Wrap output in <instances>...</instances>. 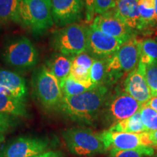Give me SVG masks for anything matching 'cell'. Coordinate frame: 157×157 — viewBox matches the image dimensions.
<instances>
[{
    "label": "cell",
    "instance_id": "1",
    "mask_svg": "<svg viewBox=\"0 0 157 157\" xmlns=\"http://www.w3.org/2000/svg\"><path fill=\"white\" fill-rule=\"evenodd\" d=\"M107 93V88L102 85L80 95L63 97L59 109L73 121L90 124L103 107Z\"/></svg>",
    "mask_w": 157,
    "mask_h": 157
},
{
    "label": "cell",
    "instance_id": "2",
    "mask_svg": "<svg viewBox=\"0 0 157 157\" xmlns=\"http://www.w3.org/2000/svg\"><path fill=\"white\" fill-rule=\"evenodd\" d=\"M17 23L37 36L44 34L54 24L51 0H18Z\"/></svg>",
    "mask_w": 157,
    "mask_h": 157
},
{
    "label": "cell",
    "instance_id": "3",
    "mask_svg": "<svg viewBox=\"0 0 157 157\" xmlns=\"http://www.w3.org/2000/svg\"><path fill=\"white\" fill-rule=\"evenodd\" d=\"M140 63V41L132 37L125 42L112 56L108 58L106 80L115 82L123 74H130Z\"/></svg>",
    "mask_w": 157,
    "mask_h": 157
},
{
    "label": "cell",
    "instance_id": "4",
    "mask_svg": "<svg viewBox=\"0 0 157 157\" xmlns=\"http://www.w3.org/2000/svg\"><path fill=\"white\" fill-rule=\"evenodd\" d=\"M55 50L63 56L74 58L86 52L87 47V27L73 23L55 32L52 37Z\"/></svg>",
    "mask_w": 157,
    "mask_h": 157
},
{
    "label": "cell",
    "instance_id": "5",
    "mask_svg": "<svg viewBox=\"0 0 157 157\" xmlns=\"http://www.w3.org/2000/svg\"><path fill=\"white\" fill-rule=\"evenodd\" d=\"M62 135L69 151L76 156H92L106 150L101 135L96 134L90 129H67Z\"/></svg>",
    "mask_w": 157,
    "mask_h": 157
},
{
    "label": "cell",
    "instance_id": "6",
    "mask_svg": "<svg viewBox=\"0 0 157 157\" xmlns=\"http://www.w3.org/2000/svg\"><path fill=\"white\" fill-rule=\"evenodd\" d=\"M33 87L38 101L45 109H59L63 95L60 83L47 66L39 68L33 78Z\"/></svg>",
    "mask_w": 157,
    "mask_h": 157
},
{
    "label": "cell",
    "instance_id": "7",
    "mask_svg": "<svg viewBox=\"0 0 157 157\" xmlns=\"http://www.w3.org/2000/svg\"><path fill=\"white\" fill-rule=\"evenodd\" d=\"M38 51L32 42L25 36L13 39L5 45L2 58L7 66L19 71H27L38 62Z\"/></svg>",
    "mask_w": 157,
    "mask_h": 157
},
{
    "label": "cell",
    "instance_id": "8",
    "mask_svg": "<svg viewBox=\"0 0 157 157\" xmlns=\"http://www.w3.org/2000/svg\"><path fill=\"white\" fill-rule=\"evenodd\" d=\"M102 140L105 149H110L111 157L121 151L131 150L142 146H152L148 132L136 133L115 132L112 130L104 131L101 133Z\"/></svg>",
    "mask_w": 157,
    "mask_h": 157
},
{
    "label": "cell",
    "instance_id": "9",
    "mask_svg": "<svg viewBox=\"0 0 157 157\" xmlns=\"http://www.w3.org/2000/svg\"><path fill=\"white\" fill-rule=\"evenodd\" d=\"M124 43L122 41L107 35L92 25L87 27V47L86 52L93 58H109Z\"/></svg>",
    "mask_w": 157,
    "mask_h": 157
},
{
    "label": "cell",
    "instance_id": "10",
    "mask_svg": "<svg viewBox=\"0 0 157 157\" xmlns=\"http://www.w3.org/2000/svg\"><path fill=\"white\" fill-rule=\"evenodd\" d=\"M48 147V141L44 139L19 137L2 148L0 157H34L44 153Z\"/></svg>",
    "mask_w": 157,
    "mask_h": 157
},
{
    "label": "cell",
    "instance_id": "11",
    "mask_svg": "<svg viewBox=\"0 0 157 157\" xmlns=\"http://www.w3.org/2000/svg\"><path fill=\"white\" fill-rule=\"evenodd\" d=\"M54 23L60 26L76 23L82 18L84 0H51Z\"/></svg>",
    "mask_w": 157,
    "mask_h": 157
},
{
    "label": "cell",
    "instance_id": "12",
    "mask_svg": "<svg viewBox=\"0 0 157 157\" xmlns=\"http://www.w3.org/2000/svg\"><path fill=\"white\" fill-rule=\"evenodd\" d=\"M112 10L103 15H97L91 25L107 35L124 42H127L133 37V30L118 18Z\"/></svg>",
    "mask_w": 157,
    "mask_h": 157
},
{
    "label": "cell",
    "instance_id": "13",
    "mask_svg": "<svg viewBox=\"0 0 157 157\" xmlns=\"http://www.w3.org/2000/svg\"><path fill=\"white\" fill-rule=\"evenodd\" d=\"M142 105L127 93H120L116 95L108 105L107 117L116 124L128 119L140 111Z\"/></svg>",
    "mask_w": 157,
    "mask_h": 157
},
{
    "label": "cell",
    "instance_id": "14",
    "mask_svg": "<svg viewBox=\"0 0 157 157\" xmlns=\"http://www.w3.org/2000/svg\"><path fill=\"white\" fill-rule=\"evenodd\" d=\"M146 66L139 63L138 66L128 74L124 81L125 93L144 105L152 98L151 93L145 78Z\"/></svg>",
    "mask_w": 157,
    "mask_h": 157
},
{
    "label": "cell",
    "instance_id": "15",
    "mask_svg": "<svg viewBox=\"0 0 157 157\" xmlns=\"http://www.w3.org/2000/svg\"><path fill=\"white\" fill-rule=\"evenodd\" d=\"M0 91L24 102L28 90L23 76L12 71L0 68Z\"/></svg>",
    "mask_w": 157,
    "mask_h": 157
},
{
    "label": "cell",
    "instance_id": "16",
    "mask_svg": "<svg viewBox=\"0 0 157 157\" xmlns=\"http://www.w3.org/2000/svg\"><path fill=\"white\" fill-rule=\"evenodd\" d=\"M139 0H116L112 10L116 16L131 29H140Z\"/></svg>",
    "mask_w": 157,
    "mask_h": 157
},
{
    "label": "cell",
    "instance_id": "17",
    "mask_svg": "<svg viewBox=\"0 0 157 157\" xmlns=\"http://www.w3.org/2000/svg\"><path fill=\"white\" fill-rule=\"evenodd\" d=\"M72 59L73 58L70 57L59 53L52 57L47 64V67L56 76L61 87L70 75Z\"/></svg>",
    "mask_w": 157,
    "mask_h": 157
},
{
    "label": "cell",
    "instance_id": "18",
    "mask_svg": "<svg viewBox=\"0 0 157 157\" xmlns=\"http://www.w3.org/2000/svg\"><path fill=\"white\" fill-rule=\"evenodd\" d=\"M0 113L21 117L28 115L24 102L2 91H0Z\"/></svg>",
    "mask_w": 157,
    "mask_h": 157
},
{
    "label": "cell",
    "instance_id": "19",
    "mask_svg": "<svg viewBox=\"0 0 157 157\" xmlns=\"http://www.w3.org/2000/svg\"><path fill=\"white\" fill-rule=\"evenodd\" d=\"M109 129L115 132L136 133V134L147 132L142 122L140 111L128 119L114 124Z\"/></svg>",
    "mask_w": 157,
    "mask_h": 157
},
{
    "label": "cell",
    "instance_id": "20",
    "mask_svg": "<svg viewBox=\"0 0 157 157\" xmlns=\"http://www.w3.org/2000/svg\"><path fill=\"white\" fill-rule=\"evenodd\" d=\"M140 63L145 66L157 64V41L146 39L140 41Z\"/></svg>",
    "mask_w": 157,
    "mask_h": 157
},
{
    "label": "cell",
    "instance_id": "21",
    "mask_svg": "<svg viewBox=\"0 0 157 157\" xmlns=\"http://www.w3.org/2000/svg\"><path fill=\"white\" fill-rule=\"evenodd\" d=\"M88 19L95 14L103 15L114 8L116 0H84Z\"/></svg>",
    "mask_w": 157,
    "mask_h": 157
},
{
    "label": "cell",
    "instance_id": "22",
    "mask_svg": "<svg viewBox=\"0 0 157 157\" xmlns=\"http://www.w3.org/2000/svg\"><path fill=\"white\" fill-rule=\"evenodd\" d=\"M18 0H0V23H17Z\"/></svg>",
    "mask_w": 157,
    "mask_h": 157
},
{
    "label": "cell",
    "instance_id": "23",
    "mask_svg": "<svg viewBox=\"0 0 157 157\" xmlns=\"http://www.w3.org/2000/svg\"><path fill=\"white\" fill-rule=\"evenodd\" d=\"M140 29L151 25L155 21V0H139Z\"/></svg>",
    "mask_w": 157,
    "mask_h": 157
},
{
    "label": "cell",
    "instance_id": "24",
    "mask_svg": "<svg viewBox=\"0 0 157 157\" xmlns=\"http://www.w3.org/2000/svg\"><path fill=\"white\" fill-rule=\"evenodd\" d=\"M107 59H95L90 69V80L96 87L103 85L106 81Z\"/></svg>",
    "mask_w": 157,
    "mask_h": 157
},
{
    "label": "cell",
    "instance_id": "25",
    "mask_svg": "<svg viewBox=\"0 0 157 157\" xmlns=\"http://www.w3.org/2000/svg\"><path fill=\"white\" fill-rule=\"evenodd\" d=\"M142 122L147 132L157 130V112L146 104L140 110Z\"/></svg>",
    "mask_w": 157,
    "mask_h": 157
},
{
    "label": "cell",
    "instance_id": "26",
    "mask_svg": "<svg viewBox=\"0 0 157 157\" xmlns=\"http://www.w3.org/2000/svg\"><path fill=\"white\" fill-rule=\"evenodd\" d=\"M62 92L63 97H71L80 95V94L85 93L86 91L92 90L87 86L80 83H78L70 76H68L63 85L62 86Z\"/></svg>",
    "mask_w": 157,
    "mask_h": 157
},
{
    "label": "cell",
    "instance_id": "27",
    "mask_svg": "<svg viewBox=\"0 0 157 157\" xmlns=\"http://www.w3.org/2000/svg\"><path fill=\"white\" fill-rule=\"evenodd\" d=\"M154 149L151 146H142L131 150L121 151L113 157H150L154 154Z\"/></svg>",
    "mask_w": 157,
    "mask_h": 157
},
{
    "label": "cell",
    "instance_id": "28",
    "mask_svg": "<svg viewBox=\"0 0 157 157\" xmlns=\"http://www.w3.org/2000/svg\"><path fill=\"white\" fill-rule=\"evenodd\" d=\"M145 78L152 97L157 96V64H151L145 68Z\"/></svg>",
    "mask_w": 157,
    "mask_h": 157
},
{
    "label": "cell",
    "instance_id": "29",
    "mask_svg": "<svg viewBox=\"0 0 157 157\" xmlns=\"http://www.w3.org/2000/svg\"><path fill=\"white\" fill-rule=\"evenodd\" d=\"M94 60H95V58L90 56L87 52H82V53L78 55L72 59V66L90 71L93 64Z\"/></svg>",
    "mask_w": 157,
    "mask_h": 157
},
{
    "label": "cell",
    "instance_id": "30",
    "mask_svg": "<svg viewBox=\"0 0 157 157\" xmlns=\"http://www.w3.org/2000/svg\"><path fill=\"white\" fill-rule=\"evenodd\" d=\"M13 121L11 116L0 113V132L5 133L11 128Z\"/></svg>",
    "mask_w": 157,
    "mask_h": 157
},
{
    "label": "cell",
    "instance_id": "31",
    "mask_svg": "<svg viewBox=\"0 0 157 157\" xmlns=\"http://www.w3.org/2000/svg\"><path fill=\"white\" fill-rule=\"evenodd\" d=\"M34 157H64L60 152L57 151H48L37 155Z\"/></svg>",
    "mask_w": 157,
    "mask_h": 157
},
{
    "label": "cell",
    "instance_id": "32",
    "mask_svg": "<svg viewBox=\"0 0 157 157\" xmlns=\"http://www.w3.org/2000/svg\"><path fill=\"white\" fill-rule=\"evenodd\" d=\"M146 105L155 110L157 112V96H156V97H152L148 101V103H146Z\"/></svg>",
    "mask_w": 157,
    "mask_h": 157
},
{
    "label": "cell",
    "instance_id": "33",
    "mask_svg": "<svg viewBox=\"0 0 157 157\" xmlns=\"http://www.w3.org/2000/svg\"><path fill=\"white\" fill-rule=\"evenodd\" d=\"M148 135L149 137H150V140L152 142L153 146H157V130L148 132Z\"/></svg>",
    "mask_w": 157,
    "mask_h": 157
},
{
    "label": "cell",
    "instance_id": "34",
    "mask_svg": "<svg viewBox=\"0 0 157 157\" xmlns=\"http://www.w3.org/2000/svg\"><path fill=\"white\" fill-rule=\"evenodd\" d=\"M5 135L3 132H0V146H1L2 143H3V141L5 140Z\"/></svg>",
    "mask_w": 157,
    "mask_h": 157
},
{
    "label": "cell",
    "instance_id": "35",
    "mask_svg": "<svg viewBox=\"0 0 157 157\" xmlns=\"http://www.w3.org/2000/svg\"><path fill=\"white\" fill-rule=\"evenodd\" d=\"M155 21L157 22V0H155Z\"/></svg>",
    "mask_w": 157,
    "mask_h": 157
},
{
    "label": "cell",
    "instance_id": "36",
    "mask_svg": "<svg viewBox=\"0 0 157 157\" xmlns=\"http://www.w3.org/2000/svg\"><path fill=\"white\" fill-rule=\"evenodd\" d=\"M156 157H157V156H156Z\"/></svg>",
    "mask_w": 157,
    "mask_h": 157
}]
</instances>
